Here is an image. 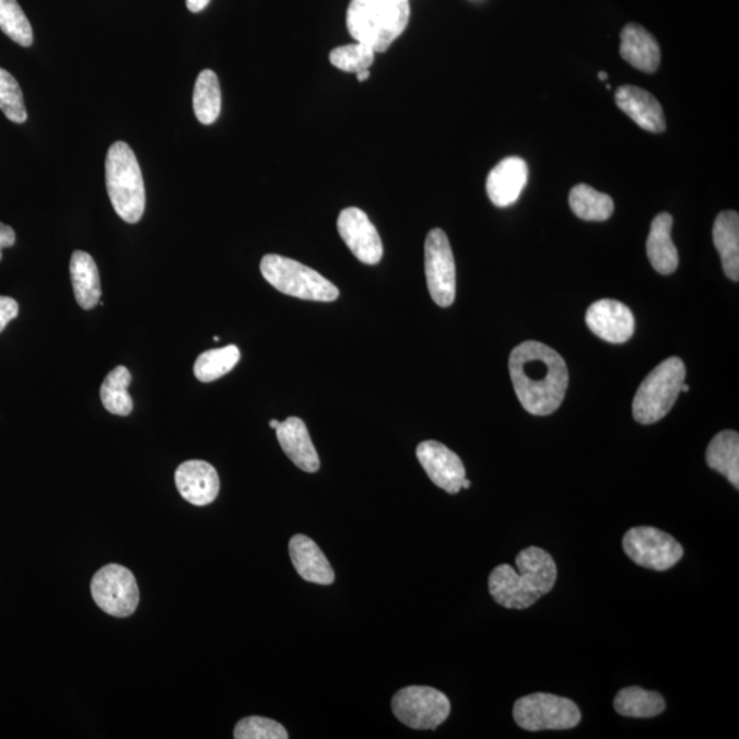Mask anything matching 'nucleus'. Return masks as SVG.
<instances>
[{"label": "nucleus", "mask_w": 739, "mask_h": 739, "mask_svg": "<svg viewBox=\"0 0 739 739\" xmlns=\"http://www.w3.org/2000/svg\"><path fill=\"white\" fill-rule=\"evenodd\" d=\"M429 292L439 307L453 306L456 297V265L453 248L442 230H432L425 242Z\"/></svg>", "instance_id": "11"}, {"label": "nucleus", "mask_w": 739, "mask_h": 739, "mask_svg": "<svg viewBox=\"0 0 739 739\" xmlns=\"http://www.w3.org/2000/svg\"><path fill=\"white\" fill-rule=\"evenodd\" d=\"M613 706L622 716L654 717L666 709V701L659 693L633 687L621 690Z\"/></svg>", "instance_id": "28"}, {"label": "nucleus", "mask_w": 739, "mask_h": 739, "mask_svg": "<svg viewBox=\"0 0 739 739\" xmlns=\"http://www.w3.org/2000/svg\"><path fill=\"white\" fill-rule=\"evenodd\" d=\"M706 464L720 472L737 489L739 488V436L737 432L725 431L712 439L706 449Z\"/></svg>", "instance_id": "24"}, {"label": "nucleus", "mask_w": 739, "mask_h": 739, "mask_svg": "<svg viewBox=\"0 0 739 739\" xmlns=\"http://www.w3.org/2000/svg\"><path fill=\"white\" fill-rule=\"evenodd\" d=\"M417 458L434 485L456 494L461 491L466 478L464 461L458 455L438 442H423L418 445Z\"/></svg>", "instance_id": "13"}, {"label": "nucleus", "mask_w": 739, "mask_h": 739, "mask_svg": "<svg viewBox=\"0 0 739 739\" xmlns=\"http://www.w3.org/2000/svg\"><path fill=\"white\" fill-rule=\"evenodd\" d=\"M222 94L219 75L206 69L198 75L193 90V110L200 124L211 125L219 119Z\"/></svg>", "instance_id": "25"}, {"label": "nucleus", "mask_w": 739, "mask_h": 739, "mask_svg": "<svg viewBox=\"0 0 739 739\" xmlns=\"http://www.w3.org/2000/svg\"><path fill=\"white\" fill-rule=\"evenodd\" d=\"M211 0H187V8L189 12L200 13L209 7Z\"/></svg>", "instance_id": "36"}, {"label": "nucleus", "mask_w": 739, "mask_h": 739, "mask_svg": "<svg viewBox=\"0 0 739 739\" xmlns=\"http://www.w3.org/2000/svg\"><path fill=\"white\" fill-rule=\"evenodd\" d=\"M277 439L288 458L298 469L317 472L320 467L319 456L309 437L308 429L301 418L291 417L280 422L275 429Z\"/></svg>", "instance_id": "18"}, {"label": "nucleus", "mask_w": 739, "mask_h": 739, "mask_svg": "<svg viewBox=\"0 0 739 739\" xmlns=\"http://www.w3.org/2000/svg\"><path fill=\"white\" fill-rule=\"evenodd\" d=\"M370 78V72L368 69L366 70H361V72L356 73V79L363 83V81H366Z\"/></svg>", "instance_id": "37"}, {"label": "nucleus", "mask_w": 739, "mask_h": 739, "mask_svg": "<svg viewBox=\"0 0 739 739\" xmlns=\"http://www.w3.org/2000/svg\"><path fill=\"white\" fill-rule=\"evenodd\" d=\"M392 711L403 725L414 730H436L448 719L450 703L439 690L409 687L394 695Z\"/></svg>", "instance_id": "8"}, {"label": "nucleus", "mask_w": 739, "mask_h": 739, "mask_svg": "<svg viewBox=\"0 0 739 739\" xmlns=\"http://www.w3.org/2000/svg\"><path fill=\"white\" fill-rule=\"evenodd\" d=\"M410 14L409 0H351L347 28L357 43L385 52L403 35Z\"/></svg>", "instance_id": "3"}, {"label": "nucleus", "mask_w": 739, "mask_h": 739, "mask_svg": "<svg viewBox=\"0 0 739 739\" xmlns=\"http://www.w3.org/2000/svg\"><path fill=\"white\" fill-rule=\"evenodd\" d=\"M672 216L661 213L652 221L646 253L652 266L660 274H672L678 269L679 257L671 238Z\"/></svg>", "instance_id": "21"}, {"label": "nucleus", "mask_w": 739, "mask_h": 739, "mask_svg": "<svg viewBox=\"0 0 739 739\" xmlns=\"http://www.w3.org/2000/svg\"><path fill=\"white\" fill-rule=\"evenodd\" d=\"M236 739H286L288 731L279 722L262 716H249L237 723Z\"/></svg>", "instance_id": "33"}, {"label": "nucleus", "mask_w": 739, "mask_h": 739, "mask_svg": "<svg viewBox=\"0 0 739 739\" xmlns=\"http://www.w3.org/2000/svg\"><path fill=\"white\" fill-rule=\"evenodd\" d=\"M689 389H690V388H689V385L683 384V385H682V388H681V392H689Z\"/></svg>", "instance_id": "41"}, {"label": "nucleus", "mask_w": 739, "mask_h": 739, "mask_svg": "<svg viewBox=\"0 0 739 739\" xmlns=\"http://www.w3.org/2000/svg\"><path fill=\"white\" fill-rule=\"evenodd\" d=\"M106 187L116 213L128 224H138L145 210L144 178L138 157L124 141L108 149Z\"/></svg>", "instance_id": "4"}, {"label": "nucleus", "mask_w": 739, "mask_h": 739, "mask_svg": "<svg viewBox=\"0 0 739 739\" xmlns=\"http://www.w3.org/2000/svg\"><path fill=\"white\" fill-rule=\"evenodd\" d=\"M617 105L633 119L640 128L652 133H661L666 130L665 112L656 97L648 91L634 85L619 86L615 92Z\"/></svg>", "instance_id": "17"}, {"label": "nucleus", "mask_w": 739, "mask_h": 739, "mask_svg": "<svg viewBox=\"0 0 739 739\" xmlns=\"http://www.w3.org/2000/svg\"><path fill=\"white\" fill-rule=\"evenodd\" d=\"M241 361V350L236 345L216 348L202 353L195 362V377L200 383H213L231 373Z\"/></svg>", "instance_id": "29"}, {"label": "nucleus", "mask_w": 739, "mask_h": 739, "mask_svg": "<svg viewBox=\"0 0 739 739\" xmlns=\"http://www.w3.org/2000/svg\"><path fill=\"white\" fill-rule=\"evenodd\" d=\"M621 56L633 68L654 73L660 64V47L655 37L638 24L624 26L621 34Z\"/></svg>", "instance_id": "20"}, {"label": "nucleus", "mask_w": 739, "mask_h": 739, "mask_svg": "<svg viewBox=\"0 0 739 739\" xmlns=\"http://www.w3.org/2000/svg\"><path fill=\"white\" fill-rule=\"evenodd\" d=\"M269 425H270L271 429H274V431H275V429L279 427L280 422L277 421V420H273V421H270Z\"/></svg>", "instance_id": "38"}, {"label": "nucleus", "mask_w": 739, "mask_h": 739, "mask_svg": "<svg viewBox=\"0 0 739 739\" xmlns=\"http://www.w3.org/2000/svg\"><path fill=\"white\" fill-rule=\"evenodd\" d=\"M509 376L521 407L531 415L547 417L562 406L568 388V368L551 347L521 342L509 355Z\"/></svg>", "instance_id": "1"}, {"label": "nucleus", "mask_w": 739, "mask_h": 739, "mask_svg": "<svg viewBox=\"0 0 739 739\" xmlns=\"http://www.w3.org/2000/svg\"><path fill=\"white\" fill-rule=\"evenodd\" d=\"M599 79H600L601 81H607L608 74H607L606 72H600V73H599Z\"/></svg>", "instance_id": "40"}, {"label": "nucleus", "mask_w": 739, "mask_h": 739, "mask_svg": "<svg viewBox=\"0 0 739 739\" xmlns=\"http://www.w3.org/2000/svg\"><path fill=\"white\" fill-rule=\"evenodd\" d=\"M174 480L179 494L199 507L213 503L220 493L219 472L208 461H185L178 467Z\"/></svg>", "instance_id": "15"}, {"label": "nucleus", "mask_w": 739, "mask_h": 739, "mask_svg": "<svg viewBox=\"0 0 739 739\" xmlns=\"http://www.w3.org/2000/svg\"><path fill=\"white\" fill-rule=\"evenodd\" d=\"M342 242L364 265H377L384 257L382 236L366 213L357 208L341 211L337 220Z\"/></svg>", "instance_id": "12"}, {"label": "nucleus", "mask_w": 739, "mask_h": 739, "mask_svg": "<svg viewBox=\"0 0 739 739\" xmlns=\"http://www.w3.org/2000/svg\"><path fill=\"white\" fill-rule=\"evenodd\" d=\"M516 572L502 564L489 577V591L498 606L508 610H526L553 589L558 567L553 558L541 548L524 549L516 556Z\"/></svg>", "instance_id": "2"}, {"label": "nucleus", "mask_w": 739, "mask_h": 739, "mask_svg": "<svg viewBox=\"0 0 739 739\" xmlns=\"http://www.w3.org/2000/svg\"><path fill=\"white\" fill-rule=\"evenodd\" d=\"M687 378V367L679 357H668L652 370L640 385L633 401V417L641 425L659 422L677 403Z\"/></svg>", "instance_id": "5"}, {"label": "nucleus", "mask_w": 739, "mask_h": 739, "mask_svg": "<svg viewBox=\"0 0 739 739\" xmlns=\"http://www.w3.org/2000/svg\"><path fill=\"white\" fill-rule=\"evenodd\" d=\"M70 279L75 301L81 308L92 309L99 304L102 296L99 270L89 253H73L70 259Z\"/></svg>", "instance_id": "22"}, {"label": "nucleus", "mask_w": 739, "mask_h": 739, "mask_svg": "<svg viewBox=\"0 0 739 739\" xmlns=\"http://www.w3.org/2000/svg\"><path fill=\"white\" fill-rule=\"evenodd\" d=\"M0 110L15 124H24L28 119L19 81L2 68H0Z\"/></svg>", "instance_id": "31"}, {"label": "nucleus", "mask_w": 739, "mask_h": 739, "mask_svg": "<svg viewBox=\"0 0 739 739\" xmlns=\"http://www.w3.org/2000/svg\"><path fill=\"white\" fill-rule=\"evenodd\" d=\"M260 271L271 286L288 296L325 303L335 302L340 296L339 288L318 271L281 255H265Z\"/></svg>", "instance_id": "6"}, {"label": "nucleus", "mask_w": 739, "mask_h": 739, "mask_svg": "<svg viewBox=\"0 0 739 739\" xmlns=\"http://www.w3.org/2000/svg\"><path fill=\"white\" fill-rule=\"evenodd\" d=\"M623 549L635 564L655 572H667L683 556L676 538L648 526L630 529L623 537Z\"/></svg>", "instance_id": "9"}, {"label": "nucleus", "mask_w": 739, "mask_h": 739, "mask_svg": "<svg viewBox=\"0 0 739 739\" xmlns=\"http://www.w3.org/2000/svg\"><path fill=\"white\" fill-rule=\"evenodd\" d=\"M586 325L597 337L612 344L629 341L635 329L632 309L611 298L591 304L586 313Z\"/></svg>", "instance_id": "14"}, {"label": "nucleus", "mask_w": 739, "mask_h": 739, "mask_svg": "<svg viewBox=\"0 0 739 739\" xmlns=\"http://www.w3.org/2000/svg\"><path fill=\"white\" fill-rule=\"evenodd\" d=\"M376 52L363 43H355V45H347L336 47L330 51V63L335 68L347 73H357L361 70H366L374 63Z\"/></svg>", "instance_id": "32"}, {"label": "nucleus", "mask_w": 739, "mask_h": 739, "mask_svg": "<svg viewBox=\"0 0 739 739\" xmlns=\"http://www.w3.org/2000/svg\"><path fill=\"white\" fill-rule=\"evenodd\" d=\"M290 554L293 567L307 583L331 585L335 583V570L320 548L304 535H296L290 541Z\"/></svg>", "instance_id": "19"}, {"label": "nucleus", "mask_w": 739, "mask_h": 739, "mask_svg": "<svg viewBox=\"0 0 739 739\" xmlns=\"http://www.w3.org/2000/svg\"><path fill=\"white\" fill-rule=\"evenodd\" d=\"M0 30L20 46L34 43V31L17 0H0Z\"/></svg>", "instance_id": "30"}, {"label": "nucleus", "mask_w": 739, "mask_h": 739, "mask_svg": "<svg viewBox=\"0 0 739 739\" xmlns=\"http://www.w3.org/2000/svg\"><path fill=\"white\" fill-rule=\"evenodd\" d=\"M470 486H471V482L469 480H466V478H465L464 483H461V489H469Z\"/></svg>", "instance_id": "39"}, {"label": "nucleus", "mask_w": 739, "mask_h": 739, "mask_svg": "<svg viewBox=\"0 0 739 739\" xmlns=\"http://www.w3.org/2000/svg\"><path fill=\"white\" fill-rule=\"evenodd\" d=\"M19 315V303L12 297L0 296V333L7 326L10 320L17 318Z\"/></svg>", "instance_id": "34"}, {"label": "nucleus", "mask_w": 739, "mask_h": 739, "mask_svg": "<svg viewBox=\"0 0 739 739\" xmlns=\"http://www.w3.org/2000/svg\"><path fill=\"white\" fill-rule=\"evenodd\" d=\"M714 243L720 255L723 271L728 279L739 280V215L737 211H723L716 216Z\"/></svg>", "instance_id": "23"}, {"label": "nucleus", "mask_w": 739, "mask_h": 739, "mask_svg": "<svg viewBox=\"0 0 739 739\" xmlns=\"http://www.w3.org/2000/svg\"><path fill=\"white\" fill-rule=\"evenodd\" d=\"M15 241H17V237H15V232L13 231V227L4 225L2 224V222H0V260H2L3 249L13 247Z\"/></svg>", "instance_id": "35"}, {"label": "nucleus", "mask_w": 739, "mask_h": 739, "mask_svg": "<svg viewBox=\"0 0 739 739\" xmlns=\"http://www.w3.org/2000/svg\"><path fill=\"white\" fill-rule=\"evenodd\" d=\"M527 177L529 168L521 157H505L489 173L486 179L489 199L497 208H508L519 199L526 187Z\"/></svg>", "instance_id": "16"}, {"label": "nucleus", "mask_w": 739, "mask_h": 739, "mask_svg": "<svg viewBox=\"0 0 739 739\" xmlns=\"http://www.w3.org/2000/svg\"><path fill=\"white\" fill-rule=\"evenodd\" d=\"M574 701L549 693H535L516 701L514 719L527 731L570 730L580 722Z\"/></svg>", "instance_id": "7"}, {"label": "nucleus", "mask_w": 739, "mask_h": 739, "mask_svg": "<svg viewBox=\"0 0 739 739\" xmlns=\"http://www.w3.org/2000/svg\"><path fill=\"white\" fill-rule=\"evenodd\" d=\"M91 594L96 605L108 615L127 618L138 610V580L130 570L119 564H108L95 574L91 583Z\"/></svg>", "instance_id": "10"}, {"label": "nucleus", "mask_w": 739, "mask_h": 739, "mask_svg": "<svg viewBox=\"0 0 739 739\" xmlns=\"http://www.w3.org/2000/svg\"><path fill=\"white\" fill-rule=\"evenodd\" d=\"M570 208L578 219L602 222L610 219L615 210L613 200L608 195L596 191L586 184H579L570 192Z\"/></svg>", "instance_id": "26"}, {"label": "nucleus", "mask_w": 739, "mask_h": 739, "mask_svg": "<svg viewBox=\"0 0 739 739\" xmlns=\"http://www.w3.org/2000/svg\"><path fill=\"white\" fill-rule=\"evenodd\" d=\"M132 382L129 370L118 366L108 373L101 388V399L105 409L110 414L128 417L133 410V400L130 398L128 388Z\"/></svg>", "instance_id": "27"}]
</instances>
